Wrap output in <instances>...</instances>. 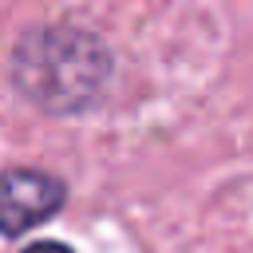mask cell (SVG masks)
Masks as SVG:
<instances>
[{
    "mask_svg": "<svg viewBox=\"0 0 253 253\" xmlns=\"http://www.w3.org/2000/svg\"><path fill=\"white\" fill-rule=\"evenodd\" d=\"M12 83L47 115H79L103 99L111 83V51L87 28L43 24L20 36L12 51Z\"/></svg>",
    "mask_w": 253,
    "mask_h": 253,
    "instance_id": "1",
    "label": "cell"
},
{
    "mask_svg": "<svg viewBox=\"0 0 253 253\" xmlns=\"http://www.w3.org/2000/svg\"><path fill=\"white\" fill-rule=\"evenodd\" d=\"M67 202V186L36 166H8L0 170V237H20L59 213Z\"/></svg>",
    "mask_w": 253,
    "mask_h": 253,
    "instance_id": "2",
    "label": "cell"
},
{
    "mask_svg": "<svg viewBox=\"0 0 253 253\" xmlns=\"http://www.w3.org/2000/svg\"><path fill=\"white\" fill-rule=\"evenodd\" d=\"M20 253H71V245H63V241H32Z\"/></svg>",
    "mask_w": 253,
    "mask_h": 253,
    "instance_id": "3",
    "label": "cell"
}]
</instances>
